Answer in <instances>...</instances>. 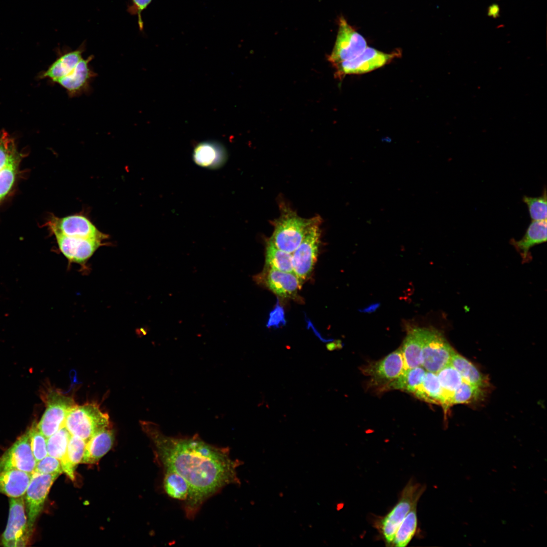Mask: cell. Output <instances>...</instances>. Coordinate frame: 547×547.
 Segmentation results:
<instances>
[{
	"label": "cell",
	"instance_id": "1",
	"mask_svg": "<svg viewBox=\"0 0 547 547\" xmlns=\"http://www.w3.org/2000/svg\"><path fill=\"white\" fill-rule=\"evenodd\" d=\"M141 426L162 469L176 472L188 484L189 494L183 505L187 519H193L204 503L224 487L240 485L237 468L243 461L232 459L228 447L209 444L198 434L169 436L149 421H142Z\"/></svg>",
	"mask_w": 547,
	"mask_h": 547
},
{
	"label": "cell",
	"instance_id": "2",
	"mask_svg": "<svg viewBox=\"0 0 547 547\" xmlns=\"http://www.w3.org/2000/svg\"><path fill=\"white\" fill-rule=\"evenodd\" d=\"M281 208L280 217L272 222L274 230L269 240L279 249L292 253L319 216L305 219L286 205Z\"/></svg>",
	"mask_w": 547,
	"mask_h": 547
},
{
	"label": "cell",
	"instance_id": "3",
	"mask_svg": "<svg viewBox=\"0 0 547 547\" xmlns=\"http://www.w3.org/2000/svg\"><path fill=\"white\" fill-rule=\"evenodd\" d=\"M425 486L409 482L401 492L400 498L393 509L375 523L380 534L387 546H391L395 534L405 517L414 506L425 490Z\"/></svg>",
	"mask_w": 547,
	"mask_h": 547
},
{
	"label": "cell",
	"instance_id": "4",
	"mask_svg": "<svg viewBox=\"0 0 547 547\" xmlns=\"http://www.w3.org/2000/svg\"><path fill=\"white\" fill-rule=\"evenodd\" d=\"M64 426L71 435L87 442L96 433L109 427V416L94 404L75 405L68 412Z\"/></svg>",
	"mask_w": 547,
	"mask_h": 547
},
{
	"label": "cell",
	"instance_id": "5",
	"mask_svg": "<svg viewBox=\"0 0 547 547\" xmlns=\"http://www.w3.org/2000/svg\"><path fill=\"white\" fill-rule=\"evenodd\" d=\"M419 329L422 344L421 366L426 371L437 373L450 364L455 350L439 331Z\"/></svg>",
	"mask_w": 547,
	"mask_h": 547
},
{
	"label": "cell",
	"instance_id": "6",
	"mask_svg": "<svg viewBox=\"0 0 547 547\" xmlns=\"http://www.w3.org/2000/svg\"><path fill=\"white\" fill-rule=\"evenodd\" d=\"M365 38L350 25L345 19L340 17L335 43L328 60L333 68L351 60L360 55L367 47Z\"/></svg>",
	"mask_w": 547,
	"mask_h": 547
},
{
	"label": "cell",
	"instance_id": "7",
	"mask_svg": "<svg viewBox=\"0 0 547 547\" xmlns=\"http://www.w3.org/2000/svg\"><path fill=\"white\" fill-rule=\"evenodd\" d=\"M321 219L311 225L303 240L292 253L293 271L301 286L310 275L316 262L320 243Z\"/></svg>",
	"mask_w": 547,
	"mask_h": 547
},
{
	"label": "cell",
	"instance_id": "8",
	"mask_svg": "<svg viewBox=\"0 0 547 547\" xmlns=\"http://www.w3.org/2000/svg\"><path fill=\"white\" fill-rule=\"evenodd\" d=\"M32 533L28 525L24 495L10 498L8 523L1 536L2 545L5 547L25 546Z\"/></svg>",
	"mask_w": 547,
	"mask_h": 547
},
{
	"label": "cell",
	"instance_id": "9",
	"mask_svg": "<svg viewBox=\"0 0 547 547\" xmlns=\"http://www.w3.org/2000/svg\"><path fill=\"white\" fill-rule=\"evenodd\" d=\"M46 402V410L37 427L48 438L64 426L68 412L76 405L72 398L55 390L49 393Z\"/></svg>",
	"mask_w": 547,
	"mask_h": 547
},
{
	"label": "cell",
	"instance_id": "10",
	"mask_svg": "<svg viewBox=\"0 0 547 547\" xmlns=\"http://www.w3.org/2000/svg\"><path fill=\"white\" fill-rule=\"evenodd\" d=\"M60 475L33 473L24 495L29 528L32 533L34 525L42 511L50 489Z\"/></svg>",
	"mask_w": 547,
	"mask_h": 547
},
{
	"label": "cell",
	"instance_id": "11",
	"mask_svg": "<svg viewBox=\"0 0 547 547\" xmlns=\"http://www.w3.org/2000/svg\"><path fill=\"white\" fill-rule=\"evenodd\" d=\"M400 56L401 52L398 50L386 53L368 46L355 58L334 67L335 76L340 80L347 74L368 73L388 64L394 59Z\"/></svg>",
	"mask_w": 547,
	"mask_h": 547
},
{
	"label": "cell",
	"instance_id": "12",
	"mask_svg": "<svg viewBox=\"0 0 547 547\" xmlns=\"http://www.w3.org/2000/svg\"><path fill=\"white\" fill-rule=\"evenodd\" d=\"M48 223L54 235L95 239L101 241L107 237V236L100 231L90 220L81 215H73L62 218L52 217Z\"/></svg>",
	"mask_w": 547,
	"mask_h": 547
},
{
	"label": "cell",
	"instance_id": "13",
	"mask_svg": "<svg viewBox=\"0 0 547 547\" xmlns=\"http://www.w3.org/2000/svg\"><path fill=\"white\" fill-rule=\"evenodd\" d=\"M36 463L27 429L0 457V472L16 469L33 473Z\"/></svg>",
	"mask_w": 547,
	"mask_h": 547
},
{
	"label": "cell",
	"instance_id": "14",
	"mask_svg": "<svg viewBox=\"0 0 547 547\" xmlns=\"http://www.w3.org/2000/svg\"><path fill=\"white\" fill-rule=\"evenodd\" d=\"M93 58V55L83 58L69 74L55 82L65 89L69 98L88 94L92 90L91 83L97 75L90 64Z\"/></svg>",
	"mask_w": 547,
	"mask_h": 547
},
{
	"label": "cell",
	"instance_id": "15",
	"mask_svg": "<svg viewBox=\"0 0 547 547\" xmlns=\"http://www.w3.org/2000/svg\"><path fill=\"white\" fill-rule=\"evenodd\" d=\"M405 370L401 349L391 353L378 361L365 366L363 372L376 383L386 385Z\"/></svg>",
	"mask_w": 547,
	"mask_h": 547
},
{
	"label": "cell",
	"instance_id": "16",
	"mask_svg": "<svg viewBox=\"0 0 547 547\" xmlns=\"http://www.w3.org/2000/svg\"><path fill=\"white\" fill-rule=\"evenodd\" d=\"M54 235L61 253L70 262L75 263H85L102 243L98 239Z\"/></svg>",
	"mask_w": 547,
	"mask_h": 547
},
{
	"label": "cell",
	"instance_id": "17",
	"mask_svg": "<svg viewBox=\"0 0 547 547\" xmlns=\"http://www.w3.org/2000/svg\"><path fill=\"white\" fill-rule=\"evenodd\" d=\"M86 41L76 49L65 46L58 52V57L48 68L42 73L41 77L48 78L53 82L69 74L82 60L86 50Z\"/></svg>",
	"mask_w": 547,
	"mask_h": 547
},
{
	"label": "cell",
	"instance_id": "18",
	"mask_svg": "<svg viewBox=\"0 0 547 547\" xmlns=\"http://www.w3.org/2000/svg\"><path fill=\"white\" fill-rule=\"evenodd\" d=\"M264 284L276 295L285 298H294L301 288L294 272L281 271L267 268L264 277Z\"/></svg>",
	"mask_w": 547,
	"mask_h": 547
},
{
	"label": "cell",
	"instance_id": "19",
	"mask_svg": "<svg viewBox=\"0 0 547 547\" xmlns=\"http://www.w3.org/2000/svg\"><path fill=\"white\" fill-rule=\"evenodd\" d=\"M194 162L199 166L210 169L221 167L227 160V152L220 143L204 141L197 145L193 152Z\"/></svg>",
	"mask_w": 547,
	"mask_h": 547
},
{
	"label": "cell",
	"instance_id": "20",
	"mask_svg": "<svg viewBox=\"0 0 547 547\" xmlns=\"http://www.w3.org/2000/svg\"><path fill=\"white\" fill-rule=\"evenodd\" d=\"M546 241V220L532 221L523 238L518 241L511 239L510 243L520 254L523 261L525 262L531 259L530 248Z\"/></svg>",
	"mask_w": 547,
	"mask_h": 547
},
{
	"label": "cell",
	"instance_id": "21",
	"mask_svg": "<svg viewBox=\"0 0 547 547\" xmlns=\"http://www.w3.org/2000/svg\"><path fill=\"white\" fill-rule=\"evenodd\" d=\"M32 473L13 469L0 472V493L10 498L24 495Z\"/></svg>",
	"mask_w": 547,
	"mask_h": 547
},
{
	"label": "cell",
	"instance_id": "22",
	"mask_svg": "<svg viewBox=\"0 0 547 547\" xmlns=\"http://www.w3.org/2000/svg\"><path fill=\"white\" fill-rule=\"evenodd\" d=\"M113 440V433L109 427L96 433L86 442L81 463L94 464L98 462L111 449Z\"/></svg>",
	"mask_w": 547,
	"mask_h": 547
},
{
	"label": "cell",
	"instance_id": "23",
	"mask_svg": "<svg viewBox=\"0 0 547 547\" xmlns=\"http://www.w3.org/2000/svg\"><path fill=\"white\" fill-rule=\"evenodd\" d=\"M71 434L64 426L47 438V451L48 455L58 459L61 462L62 467L66 475L74 480V472L68 461L67 452L68 442Z\"/></svg>",
	"mask_w": 547,
	"mask_h": 547
},
{
	"label": "cell",
	"instance_id": "24",
	"mask_svg": "<svg viewBox=\"0 0 547 547\" xmlns=\"http://www.w3.org/2000/svg\"><path fill=\"white\" fill-rule=\"evenodd\" d=\"M422 345L420 329L410 330L401 348L405 370L421 366Z\"/></svg>",
	"mask_w": 547,
	"mask_h": 547
},
{
	"label": "cell",
	"instance_id": "25",
	"mask_svg": "<svg viewBox=\"0 0 547 547\" xmlns=\"http://www.w3.org/2000/svg\"><path fill=\"white\" fill-rule=\"evenodd\" d=\"M449 364L458 372L463 381L482 388L486 386V378L471 362L456 352L453 354Z\"/></svg>",
	"mask_w": 547,
	"mask_h": 547
},
{
	"label": "cell",
	"instance_id": "26",
	"mask_svg": "<svg viewBox=\"0 0 547 547\" xmlns=\"http://www.w3.org/2000/svg\"><path fill=\"white\" fill-rule=\"evenodd\" d=\"M413 394L426 402L444 406L443 391L436 373L426 371L422 382Z\"/></svg>",
	"mask_w": 547,
	"mask_h": 547
},
{
	"label": "cell",
	"instance_id": "27",
	"mask_svg": "<svg viewBox=\"0 0 547 547\" xmlns=\"http://www.w3.org/2000/svg\"><path fill=\"white\" fill-rule=\"evenodd\" d=\"M443 391L444 399V410L446 411L452 405V398L457 387L463 381L458 372L449 364L437 373Z\"/></svg>",
	"mask_w": 547,
	"mask_h": 547
},
{
	"label": "cell",
	"instance_id": "28",
	"mask_svg": "<svg viewBox=\"0 0 547 547\" xmlns=\"http://www.w3.org/2000/svg\"><path fill=\"white\" fill-rule=\"evenodd\" d=\"M426 372L421 366L406 369L398 378L385 385V388L400 389L414 394L422 382Z\"/></svg>",
	"mask_w": 547,
	"mask_h": 547
},
{
	"label": "cell",
	"instance_id": "29",
	"mask_svg": "<svg viewBox=\"0 0 547 547\" xmlns=\"http://www.w3.org/2000/svg\"><path fill=\"white\" fill-rule=\"evenodd\" d=\"M163 487L171 498L184 502L189 494V486L186 480L176 472L164 468Z\"/></svg>",
	"mask_w": 547,
	"mask_h": 547
},
{
	"label": "cell",
	"instance_id": "30",
	"mask_svg": "<svg viewBox=\"0 0 547 547\" xmlns=\"http://www.w3.org/2000/svg\"><path fill=\"white\" fill-rule=\"evenodd\" d=\"M265 264L269 268L284 272H294L292 253L279 249L269 240L266 246Z\"/></svg>",
	"mask_w": 547,
	"mask_h": 547
},
{
	"label": "cell",
	"instance_id": "31",
	"mask_svg": "<svg viewBox=\"0 0 547 547\" xmlns=\"http://www.w3.org/2000/svg\"><path fill=\"white\" fill-rule=\"evenodd\" d=\"M417 529V506H416L410 510L399 525L390 546H407L415 534Z\"/></svg>",
	"mask_w": 547,
	"mask_h": 547
},
{
	"label": "cell",
	"instance_id": "32",
	"mask_svg": "<svg viewBox=\"0 0 547 547\" xmlns=\"http://www.w3.org/2000/svg\"><path fill=\"white\" fill-rule=\"evenodd\" d=\"M523 201L528 209L529 215L532 221L546 220V192L545 187L542 194L537 197L524 196Z\"/></svg>",
	"mask_w": 547,
	"mask_h": 547
},
{
	"label": "cell",
	"instance_id": "33",
	"mask_svg": "<svg viewBox=\"0 0 547 547\" xmlns=\"http://www.w3.org/2000/svg\"><path fill=\"white\" fill-rule=\"evenodd\" d=\"M483 395L482 388L462 381L454 392L452 405L470 403L478 400Z\"/></svg>",
	"mask_w": 547,
	"mask_h": 547
},
{
	"label": "cell",
	"instance_id": "34",
	"mask_svg": "<svg viewBox=\"0 0 547 547\" xmlns=\"http://www.w3.org/2000/svg\"><path fill=\"white\" fill-rule=\"evenodd\" d=\"M28 431L31 451L37 462L48 455L47 438L38 430L35 421Z\"/></svg>",
	"mask_w": 547,
	"mask_h": 547
},
{
	"label": "cell",
	"instance_id": "35",
	"mask_svg": "<svg viewBox=\"0 0 547 547\" xmlns=\"http://www.w3.org/2000/svg\"><path fill=\"white\" fill-rule=\"evenodd\" d=\"M86 445L85 440L71 435L68 444L67 456L69 464L74 471L82 461Z\"/></svg>",
	"mask_w": 547,
	"mask_h": 547
},
{
	"label": "cell",
	"instance_id": "36",
	"mask_svg": "<svg viewBox=\"0 0 547 547\" xmlns=\"http://www.w3.org/2000/svg\"><path fill=\"white\" fill-rule=\"evenodd\" d=\"M33 473L60 475L63 473V471L60 461L58 459L48 455L36 462Z\"/></svg>",
	"mask_w": 547,
	"mask_h": 547
},
{
	"label": "cell",
	"instance_id": "37",
	"mask_svg": "<svg viewBox=\"0 0 547 547\" xmlns=\"http://www.w3.org/2000/svg\"><path fill=\"white\" fill-rule=\"evenodd\" d=\"M152 0H128L127 11L131 15L137 16L139 29L141 31L144 29V23L142 13L151 4Z\"/></svg>",
	"mask_w": 547,
	"mask_h": 547
},
{
	"label": "cell",
	"instance_id": "38",
	"mask_svg": "<svg viewBox=\"0 0 547 547\" xmlns=\"http://www.w3.org/2000/svg\"><path fill=\"white\" fill-rule=\"evenodd\" d=\"M284 320V312L280 307L276 308L274 311L271 313L270 318L268 322V325H277Z\"/></svg>",
	"mask_w": 547,
	"mask_h": 547
},
{
	"label": "cell",
	"instance_id": "39",
	"mask_svg": "<svg viewBox=\"0 0 547 547\" xmlns=\"http://www.w3.org/2000/svg\"><path fill=\"white\" fill-rule=\"evenodd\" d=\"M499 13V8L497 4H492L489 7L488 15L490 17L496 18L498 16Z\"/></svg>",
	"mask_w": 547,
	"mask_h": 547
},
{
	"label": "cell",
	"instance_id": "40",
	"mask_svg": "<svg viewBox=\"0 0 547 547\" xmlns=\"http://www.w3.org/2000/svg\"><path fill=\"white\" fill-rule=\"evenodd\" d=\"M380 304L379 303H375L372 304L367 307L364 308L360 310L361 312L365 313L373 312L375 311L378 307H379Z\"/></svg>",
	"mask_w": 547,
	"mask_h": 547
}]
</instances>
